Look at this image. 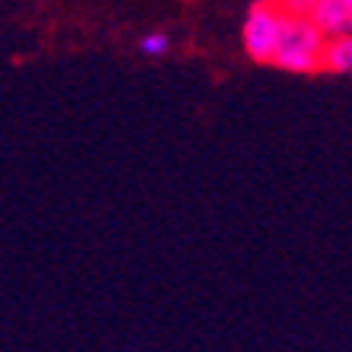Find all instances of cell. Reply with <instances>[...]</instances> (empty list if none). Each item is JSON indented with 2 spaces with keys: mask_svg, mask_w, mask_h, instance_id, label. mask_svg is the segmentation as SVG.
Segmentation results:
<instances>
[{
  "mask_svg": "<svg viewBox=\"0 0 352 352\" xmlns=\"http://www.w3.org/2000/svg\"><path fill=\"white\" fill-rule=\"evenodd\" d=\"M276 7L286 13V16H308L311 10V0H276Z\"/></svg>",
  "mask_w": 352,
  "mask_h": 352,
  "instance_id": "cell-6",
  "label": "cell"
},
{
  "mask_svg": "<svg viewBox=\"0 0 352 352\" xmlns=\"http://www.w3.org/2000/svg\"><path fill=\"white\" fill-rule=\"evenodd\" d=\"M324 41L327 38L308 16H286L279 25V38L270 54V64L279 70H289V74H318Z\"/></svg>",
  "mask_w": 352,
  "mask_h": 352,
  "instance_id": "cell-1",
  "label": "cell"
},
{
  "mask_svg": "<svg viewBox=\"0 0 352 352\" xmlns=\"http://www.w3.org/2000/svg\"><path fill=\"white\" fill-rule=\"evenodd\" d=\"M168 48H172V38L165 32H149L140 38V54H146V58H162Z\"/></svg>",
  "mask_w": 352,
  "mask_h": 352,
  "instance_id": "cell-5",
  "label": "cell"
},
{
  "mask_svg": "<svg viewBox=\"0 0 352 352\" xmlns=\"http://www.w3.org/2000/svg\"><path fill=\"white\" fill-rule=\"evenodd\" d=\"M286 13L276 7V0H257L251 13L245 19V48L248 54L261 64H270V54L276 48V38H279V25H283Z\"/></svg>",
  "mask_w": 352,
  "mask_h": 352,
  "instance_id": "cell-2",
  "label": "cell"
},
{
  "mask_svg": "<svg viewBox=\"0 0 352 352\" xmlns=\"http://www.w3.org/2000/svg\"><path fill=\"white\" fill-rule=\"evenodd\" d=\"M308 19L318 25L324 38L349 35V29H352V0H311Z\"/></svg>",
  "mask_w": 352,
  "mask_h": 352,
  "instance_id": "cell-3",
  "label": "cell"
},
{
  "mask_svg": "<svg viewBox=\"0 0 352 352\" xmlns=\"http://www.w3.org/2000/svg\"><path fill=\"white\" fill-rule=\"evenodd\" d=\"M320 70L330 74H349L352 70V38L349 35H333L320 48Z\"/></svg>",
  "mask_w": 352,
  "mask_h": 352,
  "instance_id": "cell-4",
  "label": "cell"
}]
</instances>
